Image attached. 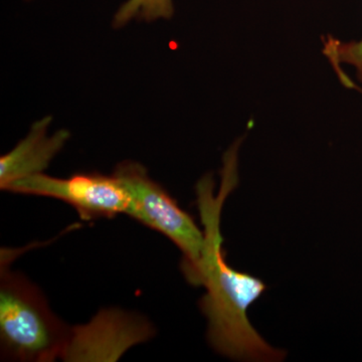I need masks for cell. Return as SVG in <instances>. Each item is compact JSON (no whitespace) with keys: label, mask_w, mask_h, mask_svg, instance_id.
I'll list each match as a JSON object with an SVG mask.
<instances>
[{"label":"cell","mask_w":362,"mask_h":362,"mask_svg":"<svg viewBox=\"0 0 362 362\" xmlns=\"http://www.w3.org/2000/svg\"><path fill=\"white\" fill-rule=\"evenodd\" d=\"M357 90H361V92L362 93V89H361V88H358V89H357Z\"/></svg>","instance_id":"cell-9"},{"label":"cell","mask_w":362,"mask_h":362,"mask_svg":"<svg viewBox=\"0 0 362 362\" xmlns=\"http://www.w3.org/2000/svg\"><path fill=\"white\" fill-rule=\"evenodd\" d=\"M175 14L173 0H127L114 16L112 25L123 28L133 20H170Z\"/></svg>","instance_id":"cell-7"},{"label":"cell","mask_w":362,"mask_h":362,"mask_svg":"<svg viewBox=\"0 0 362 362\" xmlns=\"http://www.w3.org/2000/svg\"><path fill=\"white\" fill-rule=\"evenodd\" d=\"M240 144L237 140L223 154L218 194L214 192L211 175L197 182V204L204 228V246L199 266L187 280L206 288L199 308L207 319V339L216 352L240 361H282L286 351L271 346L247 317L250 306L264 294L267 285L261 279L228 266L223 251L221 211L239 183Z\"/></svg>","instance_id":"cell-1"},{"label":"cell","mask_w":362,"mask_h":362,"mask_svg":"<svg viewBox=\"0 0 362 362\" xmlns=\"http://www.w3.org/2000/svg\"><path fill=\"white\" fill-rule=\"evenodd\" d=\"M6 192L59 199L87 221L127 214L130 207L129 195L113 175L78 173L58 178L39 173L16 180Z\"/></svg>","instance_id":"cell-4"},{"label":"cell","mask_w":362,"mask_h":362,"mask_svg":"<svg viewBox=\"0 0 362 362\" xmlns=\"http://www.w3.org/2000/svg\"><path fill=\"white\" fill-rule=\"evenodd\" d=\"M113 175L129 195L127 216L175 243L183 255V274L190 277L199 266L204 246V233L192 216L150 177L141 164L124 161L116 166Z\"/></svg>","instance_id":"cell-3"},{"label":"cell","mask_w":362,"mask_h":362,"mask_svg":"<svg viewBox=\"0 0 362 362\" xmlns=\"http://www.w3.org/2000/svg\"><path fill=\"white\" fill-rule=\"evenodd\" d=\"M52 117L47 116L33 124L28 134L8 153L0 158V188L7 190L16 180L44 173L59 151L70 139L68 130L47 134Z\"/></svg>","instance_id":"cell-6"},{"label":"cell","mask_w":362,"mask_h":362,"mask_svg":"<svg viewBox=\"0 0 362 362\" xmlns=\"http://www.w3.org/2000/svg\"><path fill=\"white\" fill-rule=\"evenodd\" d=\"M323 54L330 62L331 66L346 64L354 66L357 78L362 83V39L352 42H341L332 35L323 40Z\"/></svg>","instance_id":"cell-8"},{"label":"cell","mask_w":362,"mask_h":362,"mask_svg":"<svg viewBox=\"0 0 362 362\" xmlns=\"http://www.w3.org/2000/svg\"><path fill=\"white\" fill-rule=\"evenodd\" d=\"M71 326L54 315L42 292L28 279L0 271V349L2 361L49 362L61 359Z\"/></svg>","instance_id":"cell-2"},{"label":"cell","mask_w":362,"mask_h":362,"mask_svg":"<svg viewBox=\"0 0 362 362\" xmlns=\"http://www.w3.org/2000/svg\"><path fill=\"white\" fill-rule=\"evenodd\" d=\"M156 335L144 317L120 309H104L84 325L70 327L61 359L69 362L117 361L131 347Z\"/></svg>","instance_id":"cell-5"}]
</instances>
